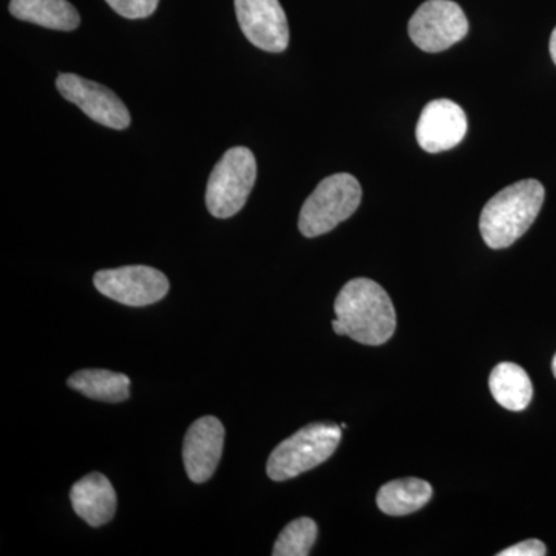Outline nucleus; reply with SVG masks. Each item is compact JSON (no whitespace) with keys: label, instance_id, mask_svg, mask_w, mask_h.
<instances>
[{"label":"nucleus","instance_id":"1","mask_svg":"<svg viewBox=\"0 0 556 556\" xmlns=\"http://www.w3.org/2000/svg\"><path fill=\"white\" fill-rule=\"evenodd\" d=\"M336 318L348 338L364 345H383L396 331V311L386 289L369 278H354L339 292Z\"/></svg>","mask_w":556,"mask_h":556},{"label":"nucleus","instance_id":"8","mask_svg":"<svg viewBox=\"0 0 556 556\" xmlns=\"http://www.w3.org/2000/svg\"><path fill=\"white\" fill-rule=\"evenodd\" d=\"M56 87L65 100L78 105L94 123L113 130H124L130 126L129 110L109 87L73 73H61Z\"/></svg>","mask_w":556,"mask_h":556},{"label":"nucleus","instance_id":"20","mask_svg":"<svg viewBox=\"0 0 556 556\" xmlns=\"http://www.w3.org/2000/svg\"><path fill=\"white\" fill-rule=\"evenodd\" d=\"M332 328H334L336 334L346 336L345 327H343V324L339 318H334V320H332Z\"/></svg>","mask_w":556,"mask_h":556},{"label":"nucleus","instance_id":"13","mask_svg":"<svg viewBox=\"0 0 556 556\" xmlns=\"http://www.w3.org/2000/svg\"><path fill=\"white\" fill-rule=\"evenodd\" d=\"M10 13L50 30L73 31L80 24L78 10L68 0H11Z\"/></svg>","mask_w":556,"mask_h":556},{"label":"nucleus","instance_id":"10","mask_svg":"<svg viewBox=\"0 0 556 556\" xmlns=\"http://www.w3.org/2000/svg\"><path fill=\"white\" fill-rule=\"evenodd\" d=\"M225 445V427L214 416L200 417L190 426L182 444V460L190 481L203 484L214 477Z\"/></svg>","mask_w":556,"mask_h":556},{"label":"nucleus","instance_id":"4","mask_svg":"<svg viewBox=\"0 0 556 556\" xmlns=\"http://www.w3.org/2000/svg\"><path fill=\"white\" fill-rule=\"evenodd\" d=\"M362 186L350 174L327 177L300 211L299 229L308 239L331 232L361 206Z\"/></svg>","mask_w":556,"mask_h":556},{"label":"nucleus","instance_id":"11","mask_svg":"<svg viewBox=\"0 0 556 556\" xmlns=\"http://www.w3.org/2000/svg\"><path fill=\"white\" fill-rule=\"evenodd\" d=\"M467 135V116L460 105L450 100L428 102L417 121L416 139L428 153L456 148Z\"/></svg>","mask_w":556,"mask_h":556},{"label":"nucleus","instance_id":"12","mask_svg":"<svg viewBox=\"0 0 556 556\" xmlns=\"http://www.w3.org/2000/svg\"><path fill=\"white\" fill-rule=\"evenodd\" d=\"M73 510L91 527L108 525L115 517L116 493L104 475L90 473L72 486Z\"/></svg>","mask_w":556,"mask_h":556},{"label":"nucleus","instance_id":"16","mask_svg":"<svg viewBox=\"0 0 556 556\" xmlns=\"http://www.w3.org/2000/svg\"><path fill=\"white\" fill-rule=\"evenodd\" d=\"M67 383L72 390L94 401L118 404L130 397V379L109 369H83L70 376Z\"/></svg>","mask_w":556,"mask_h":556},{"label":"nucleus","instance_id":"14","mask_svg":"<svg viewBox=\"0 0 556 556\" xmlns=\"http://www.w3.org/2000/svg\"><path fill=\"white\" fill-rule=\"evenodd\" d=\"M489 387L497 404L510 412H522L532 401V380L525 369L511 362H503L493 368Z\"/></svg>","mask_w":556,"mask_h":556},{"label":"nucleus","instance_id":"18","mask_svg":"<svg viewBox=\"0 0 556 556\" xmlns=\"http://www.w3.org/2000/svg\"><path fill=\"white\" fill-rule=\"evenodd\" d=\"M110 9L126 20H144L159 9L160 0H105Z\"/></svg>","mask_w":556,"mask_h":556},{"label":"nucleus","instance_id":"2","mask_svg":"<svg viewBox=\"0 0 556 556\" xmlns=\"http://www.w3.org/2000/svg\"><path fill=\"white\" fill-rule=\"evenodd\" d=\"M544 195L538 179H522L490 199L479 219L486 247L504 249L521 239L540 214Z\"/></svg>","mask_w":556,"mask_h":556},{"label":"nucleus","instance_id":"21","mask_svg":"<svg viewBox=\"0 0 556 556\" xmlns=\"http://www.w3.org/2000/svg\"><path fill=\"white\" fill-rule=\"evenodd\" d=\"M548 49H551V56H552V60H554L555 65H556V27H555V30L552 31L551 46H548Z\"/></svg>","mask_w":556,"mask_h":556},{"label":"nucleus","instance_id":"22","mask_svg":"<svg viewBox=\"0 0 556 556\" xmlns=\"http://www.w3.org/2000/svg\"><path fill=\"white\" fill-rule=\"evenodd\" d=\"M552 371H554L555 378H556V354L554 357V362H552Z\"/></svg>","mask_w":556,"mask_h":556},{"label":"nucleus","instance_id":"3","mask_svg":"<svg viewBox=\"0 0 556 556\" xmlns=\"http://www.w3.org/2000/svg\"><path fill=\"white\" fill-rule=\"evenodd\" d=\"M342 441V428L334 424H311L285 439L270 453L268 477L281 482L298 478L324 464Z\"/></svg>","mask_w":556,"mask_h":556},{"label":"nucleus","instance_id":"7","mask_svg":"<svg viewBox=\"0 0 556 556\" xmlns=\"http://www.w3.org/2000/svg\"><path fill=\"white\" fill-rule=\"evenodd\" d=\"M93 283L102 295L126 306L153 305L166 298L170 289L161 270L141 265L98 270Z\"/></svg>","mask_w":556,"mask_h":556},{"label":"nucleus","instance_id":"15","mask_svg":"<svg viewBox=\"0 0 556 556\" xmlns=\"http://www.w3.org/2000/svg\"><path fill=\"white\" fill-rule=\"evenodd\" d=\"M431 495L433 489L424 479H396L380 486L378 507L391 517H404L427 506Z\"/></svg>","mask_w":556,"mask_h":556},{"label":"nucleus","instance_id":"19","mask_svg":"<svg viewBox=\"0 0 556 556\" xmlns=\"http://www.w3.org/2000/svg\"><path fill=\"white\" fill-rule=\"evenodd\" d=\"M547 554L546 546L540 540H527L517 546H511L501 551L497 556H544Z\"/></svg>","mask_w":556,"mask_h":556},{"label":"nucleus","instance_id":"9","mask_svg":"<svg viewBox=\"0 0 556 556\" xmlns=\"http://www.w3.org/2000/svg\"><path fill=\"white\" fill-rule=\"evenodd\" d=\"M241 31L252 46L281 53L289 46V25L278 0H233Z\"/></svg>","mask_w":556,"mask_h":556},{"label":"nucleus","instance_id":"5","mask_svg":"<svg viewBox=\"0 0 556 556\" xmlns=\"http://www.w3.org/2000/svg\"><path fill=\"white\" fill-rule=\"evenodd\" d=\"M257 179V161L248 148H232L215 164L207 181L206 206L214 217L230 218L244 207Z\"/></svg>","mask_w":556,"mask_h":556},{"label":"nucleus","instance_id":"6","mask_svg":"<svg viewBox=\"0 0 556 556\" xmlns=\"http://www.w3.org/2000/svg\"><path fill=\"white\" fill-rule=\"evenodd\" d=\"M466 13L453 0H427L408 22V35L427 53H441L466 38Z\"/></svg>","mask_w":556,"mask_h":556},{"label":"nucleus","instance_id":"17","mask_svg":"<svg viewBox=\"0 0 556 556\" xmlns=\"http://www.w3.org/2000/svg\"><path fill=\"white\" fill-rule=\"evenodd\" d=\"M317 525L311 518L289 522L274 544V556H308L316 544Z\"/></svg>","mask_w":556,"mask_h":556}]
</instances>
